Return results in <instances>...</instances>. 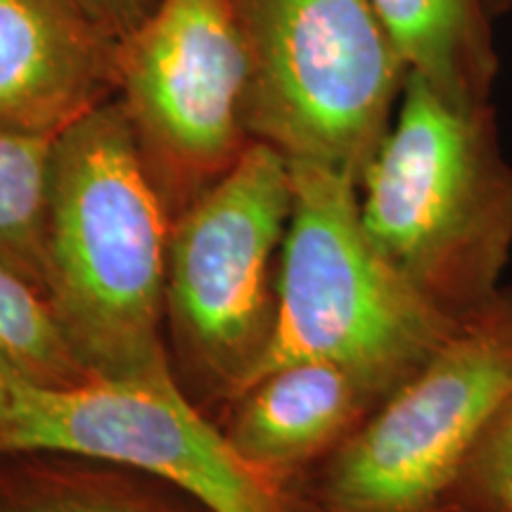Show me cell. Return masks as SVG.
<instances>
[{"instance_id":"obj_1","label":"cell","mask_w":512,"mask_h":512,"mask_svg":"<svg viewBox=\"0 0 512 512\" xmlns=\"http://www.w3.org/2000/svg\"><path fill=\"white\" fill-rule=\"evenodd\" d=\"M171 223L121 102L55 138L46 299L93 377L176 375L164 344Z\"/></svg>"},{"instance_id":"obj_2","label":"cell","mask_w":512,"mask_h":512,"mask_svg":"<svg viewBox=\"0 0 512 512\" xmlns=\"http://www.w3.org/2000/svg\"><path fill=\"white\" fill-rule=\"evenodd\" d=\"M368 238L448 318L503 290L512 164L491 102H458L408 72L394 121L358 183Z\"/></svg>"},{"instance_id":"obj_3","label":"cell","mask_w":512,"mask_h":512,"mask_svg":"<svg viewBox=\"0 0 512 512\" xmlns=\"http://www.w3.org/2000/svg\"><path fill=\"white\" fill-rule=\"evenodd\" d=\"M290 169L292 216L273 330L235 396L297 361L337 363L389 396L437 354L458 320L441 313L368 238L358 181L316 164L290 162Z\"/></svg>"},{"instance_id":"obj_4","label":"cell","mask_w":512,"mask_h":512,"mask_svg":"<svg viewBox=\"0 0 512 512\" xmlns=\"http://www.w3.org/2000/svg\"><path fill=\"white\" fill-rule=\"evenodd\" d=\"M249 53L245 126L287 162L361 183L408 67L366 0H238Z\"/></svg>"},{"instance_id":"obj_5","label":"cell","mask_w":512,"mask_h":512,"mask_svg":"<svg viewBox=\"0 0 512 512\" xmlns=\"http://www.w3.org/2000/svg\"><path fill=\"white\" fill-rule=\"evenodd\" d=\"M510 392L512 287L503 285L304 479L313 512H458L465 467Z\"/></svg>"},{"instance_id":"obj_6","label":"cell","mask_w":512,"mask_h":512,"mask_svg":"<svg viewBox=\"0 0 512 512\" xmlns=\"http://www.w3.org/2000/svg\"><path fill=\"white\" fill-rule=\"evenodd\" d=\"M292 169L264 140L171 223L166 325L192 392L228 403L271 337Z\"/></svg>"},{"instance_id":"obj_7","label":"cell","mask_w":512,"mask_h":512,"mask_svg":"<svg viewBox=\"0 0 512 512\" xmlns=\"http://www.w3.org/2000/svg\"><path fill=\"white\" fill-rule=\"evenodd\" d=\"M5 370V368H3ZM8 377L5 453H74L136 467L174 484L209 512H313L304 482L242 456L202 415L176 375L41 387Z\"/></svg>"},{"instance_id":"obj_8","label":"cell","mask_w":512,"mask_h":512,"mask_svg":"<svg viewBox=\"0 0 512 512\" xmlns=\"http://www.w3.org/2000/svg\"><path fill=\"white\" fill-rule=\"evenodd\" d=\"M117 83L176 219L249 143V53L238 0H157L121 43Z\"/></svg>"},{"instance_id":"obj_9","label":"cell","mask_w":512,"mask_h":512,"mask_svg":"<svg viewBox=\"0 0 512 512\" xmlns=\"http://www.w3.org/2000/svg\"><path fill=\"white\" fill-rule=\"evenodd\" d=\"M105 38L69 0H0V131L57 138L107 102Z\"/></svg>"},{"instance_id":"obj_10","label":"cell","mask_w":512,"mask_h":512,"mask_svg":"<svg viewBox=\"0 0 512 512\" xmlns=\"http://www.w3.org/2000/svg\"><path fill=\"white\" fill-rule=\"evenodd\" d=\"M384 399L337 363H287L226 403L223 432L249 463L287 482H304Z\"/></svg>"},{"instance_id":"obj_11","label":"cell","mask_w":512,"mask_h":512,"mask_svg":"<svg viewBox=\"0 0 512 512\" xmlns=\"http://www.w3.org/2000/svg\"><path fill=\"white\" fill-rule=\"evenodd\" d=\"M408 72L458 102H491L498 60L482 0H366Z\"/></svg>"},{"instance_id":"obj_12","label":"cell","mask_w":512,"mask_h":512,"mask_svg":"<svg viewBox=\"0 0 512 512\" xmlns=\"http://www.w3.org/2000/svg\"><path fill=\"white\" fill-rule=\"evenodd\" d=\"M34 458L5 512H209L174 484L136 467L74 453Z\"/></svg>"},{"instance_id":"obj_13","label":"cell","mask_w":512,"mask_h":512,"mask_svg":"<svg viewBox=\"0 0 512 512\" xmlns=\"http://www.w3.org/2000/svg\"><path fill=\"white\" fill-rule=\"evenodd\" d=\"M53 147L50 136L0 131V261L43 294Z\"/></svg>"},{"instance_id":"obj_14","label":"cell","mask_w":512,"mask_h":512,"mask_svg":"<svg viewBox=\"0 0 512 512\" xmlns=\"http://www.w3.org/2000/svg\"><path fill=\"white\" fill-rule=\"evenodd\" d=\"M0 368L41 387L93 380L57 323L46 294L0 261Z\"/></svg>"},{"instance_id":"obj_15","label":"cell","mask_w":512,"mask_h":512,"mask_svg":"<svg viewBox=\"0 0 512 512\" xmlns=\"http://www.w3.org/2000/svg\"><path fill=\"white\" fill-rule=\"evenodd\" d=\"M458 512H512V456L472 460L460 479Z\"/></svg>"},{"instance_id":"obj_16","label":"cell","mask_w":512,"mask_h":512,"mask_svg":"<svg viewBox=\"0 0 512 512\" xmlns=\"http://www.w3.org/2000/svg\"><path fill=\"white\" fill-rule=\"evenodd\" d=\"M102 34L128 36L138 19V0H69Z\"/></svg>"},{"instance_id":"obj_17","label":"cell","mask_w":512,"mask_h":512,"mask_svg":"<svg viewBox=\"0 0 512 512\" xmlns=\"http://www.w3.org/2000/svg\"><path fill=\"white\" fill-rule=\"evenodd\" d=\"M508 456H512V392L491 418L484 437L479 439L475 453H472L470 463L472 460H496Z\"/></svg>"},{"instance_id":"obj_18","label":"cell","mask_w":512,"mask_h":512,"mask_svg":"<svg viewBox=\"0 0 512 512\" xmlns=\"http://www.w3.org/2000/svg\"><path fill=\"white\" fill-rule=\"evenodd\" d=\"M8 403H10V394H8V377H5V370L0 368V430H3L5 413H8Z\"/></svg>"},{"instance_id":"obj_19","label":"cell","mask_w":512,"mask_h":512,"mask_svg":"<svg viewBox=\"0 0 512 512\" xmlns=\"http://www.w3.org/2000/svg\"><path fill=\"white\" fill-rule=\"evenodd\" d=\"M494 3L498 5V8H508V5L512 3V0H494Z\"/></svg>"}]
</instances>
